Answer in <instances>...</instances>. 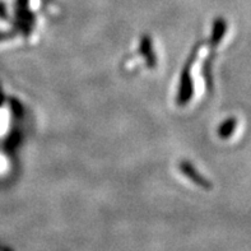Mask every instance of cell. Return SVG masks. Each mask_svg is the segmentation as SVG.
I'll use <instances>...</instances> for the list:
<instances>
[{
	"label": "cell",
	"instance_id": "cell-1",
	"mask_svg": "<svg viewBox=\"0 0 251 251\" xmlns=\"http://www.w3.org/2000/svg\"><path fill=\"white\" fill-rule=\"evenodd\" d=\"M233 127H235V120L228 121V123H227V124L223 126L222 130H221V135H222V137H228Z\"/></svg>",
	"mask_w": 251,
	"mask_h": 251
}]
</instances>
